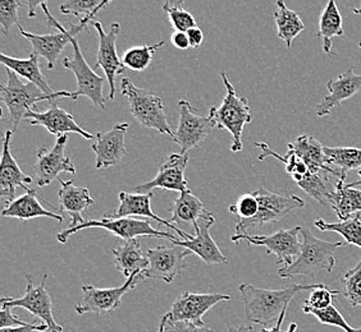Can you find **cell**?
<instances>
[{
  "mask_svg": "<svg viewBox=\"0 0 361 332\" xmlns=\"http://www.w3.org/2000/svg\"><path fill=\"white\" fill-rule=\"evenodd\" d=\"M319 284H292L285 289L269 290L254 285H240V293L245 305L246 319L252 324L269 326L277 322L282 312L291 303L292 299L301 291L313 290Z\"/></svg>",
  "mask_w": 361,
  "mask_h": 332,
  "instance_id": "6da1fadb",
  "label": "cell"
},
{
  "mask_svg": "<svg viewBox=\"0 0 361 332\" xmlns=\"http://www.w3.org/2000/svg\"><path fill=\"white\" fill-rule=\"evenodd\" d=\"M302 243L299 257L279 269V276L292 279L295 276L314 277L320 271L332 272L336 266L334 252L345 247L346 242H326L314 236L309 229H301Z\"/></svg>",
  "mask_w": 361,
  "mask_h": 332,
  "instance_id": "7a4b0ae2",
  "label": "cell"
},
{
  "mask_svg": "<svg viewBox=\"0 0 361 332\" xmlns=\"http://www.w3.org/2000/svg\"><path fill=\"white\" fill-rule=\"evenodd\" d=\"M223 84L226 87V96L223 97L222 104L218 108L209 110V118L218 129H226L232 134L231 150L240 153L243 150V132L245 125L251 123V111L246 97L237 95L233 84L229 82L227 73H221Z\"/></svg>",
  "mask_w": 361,
  "mask_h": 332,
  "instance_id": "3957f363",
  "label": "cell"
},
{
  "mask_svg": "<svg viewBox=\"0 0 361 332\" xmlns=\"http://www.w3.org/2000/svg\"><path fill=\"white\" fill-rule=\"evenodd\" d=\"M7 70L8 83L0 86V100L7 105L11 120H12V131H16L22 119L25 118L26 113L36 108V104L40 101H51L53 98L59 97L73 96V92L68 91H56L53 95L45 94L36 84L26 82L13 70Z\"/></svg>",
  "mask_w": 361,
  "mask_h": 332,
  "instance_id": "277c9868",
  "label": "cell"
},
{
  "mask_svg": "<svg viewBox=\"0 0 361 332\" xmlns=\"http://www.w3.org/2000/svg\"><path fill=\"white\" fill-rule=\"evenodd\" d=\"M122 95L130 101V110L133 118L145 128L168 134L173 139L174 132L168 123L164 105L159 96L154 95L150 91L140 89L135 86L128 78H122L121 81Z\"/></svg>",
  "mask_w": 361,
  "mask_h": 332,
  "instance_id": "5b68a950",
  "label": "cell"
},
{
  "mask_svg": "<svg viewBox=\"0 0 361 332\" xmlns=\"http://www.w3.org/2000/svg\"><path fill=\"white\" fill-rule=\"evenodd\" d=\"M90 228L103 229V230H106V231L111 233L113 236H118L121 239H123L126 242L131 241V239H136L139 236L167 238L171 242L177 239L171 233H166V231H161V230H158V229H154L152 226V224L147 222V220H140V219H135V217L113 219V217H108V216H105L104 219H102V220L86 219L78 226L64 229L56 236V239H58V242L64 244V243H67V241L73 234H76V233L84 230V229Z\"/></svg>",
  "mask_w": 361,
  "mask_h": 332,
  "instance_id": "8992f818",
  "label": "cell"
},
{
  "mask_svg": "<svg viewBox=\"0 0 361 332\" xmlns=\"http://www.w3.org/2000/svg\"><path fill=\"white\" fill-rule=\"evenodd\" d=\"M254 194L257 196L259 201V212L250 220L238 222L233 236H243L247 234L251 229L278 222L286 215L305 206V201L296 194L281 196L269 192L265 188H259L254 191Z\"/></svg>",
  "mask_w": 361,
  "mask_h": 332,
  "instance_id": "52a82bcc",
  "label": "cell"
},
{
  "mask_svg": "<svg viewBox=\"0 0 361 332\" xmlns=\"http://www.w3.org/2000/svg\"><path fill=\"white\" fill-rule=\"evenodd\" d=\"M71 44L73 46V58H64L63 67L71 70L76 77L77 91L73 92L72 100H77L78 97H87L95 106L105 109V100L103 97L104 77L97 75V72L86 62L76 36H73Z\"/></svg>",
  "mask_w": 361,
  "mask_h": 332,
  "instance_id": "ba28073f",
  "label": "cell"
},
{
  "mask_svg": "<svg viewBox=\"0 0 361 332\" xmlns=\"http://www.w3.org/2000/svg\"><path fill=\"white\" fill-rule=\"evenodd\" d=\"M142 281H145V279L142 274H139L128 277L125 284L119 288L99 289L94 285L85 284L82 286V302L76 305V312L78 314L95 313L97 316L114 312L122 305V299L126 294L133 290Z\"/></svg>",
  "mask_w": 361,
  "mask_h": 332,
  "instance_id": "9c48e42d",
  "label": "cell"
},
{
  "mask_svg": "<svg viewBox=\"0 0 361 332\" xmlns=\"http://www.w3.org/2000/svg\"><path fill=\"white\" fill-rule=\"evenodd\" d=\"M190 255H192L191 250L178 245H158L155 248H149L146 250L149 267L141 274L145 280H161L171 284L186 269L188 264L185 258Z\"/></svg>",
  "mask_w": 361,
  "mask_h": 332,
  "instance_id": "30bf717a",
  "label": "cell"
},
{
  "mask_svg": "<svg viewBox=\"0 0 361 332\" xmlns=\"http://www.w3.org/2000/svg\"><path fill=\"white\" fill-rule=\"evenodd\" d=\"M180 122L174 132L173 141L180 146V153H188L192 148H197L208 139L214 127V123L208 117L196 115L197 109H194L188 100H180Z\"/></svg>",
  "mask_w": 361,
  "mask_h": 332,
  "instance_id": "8fae6325",
  "label": "cell"
},
{
  "mask_svg": "<svg viewBox=\"0 0 361 332\" xmlns=\"http://www.w3.org/2000/svg\"><path fill=\"white\" fill-rule=\"evenodd\" d=\"M48 275L45 274L42 276V283L39 286L34 285V279L27 275V289L25 295L18 299L14 298H3L1 299V305L7 308H16L20 307L26 311L30 312L31 314L36 316L37 319H42L44 324L49 326L50 332H63L62 326L56 324L54 316H53V302L51 298L49 295L48 291L45 289V281H47Z\"/></svg>",
  "mask_w": 361,
  "mask_h": 332,
  "instance_id": "7c38bea8",
  "label": "cell"
},
{
  "mask_svg": "<svg viewBox=\"0 0 361 332\" xmlns=\"http://www.w3.org/2000/svg\"><path fill=\"white\" fill-rule=\"evenodd\" d=\"M301 229H302L301 226L282 229L271 236H249V234L232 236L231 241L236 244L241 241H245L250 245L265 247L268 255H276L277 262L285 263L286 266L293 262L301 252V243L299 241Z\"/></svg>",
  "mask_w": 361,
  "mask_h": 332,
  "instance_id": "4fadbf2b",
  "label": "cell"
},
{
  "mask_svg": "<svg viewBox=\"0 0 361 332\" xmlns=\"http://www.w3.org/2000/svg\"><path fill=\"white\" fill-rule=\"evenodd\" d=\"M231 295L219 294V293H208L197 294L185 291L173 305L171 311L163 316L167 321H188L196 325L204 326L202 316L212 309L214 305L229 300Z\"/></svg>",
  "mask_w": 361,
  "mask_h": 332,
  "instance_id": "5bb4252c",
  "label": "cell"
},
{
  "mask_svg": "<svg viewBox=\"0 0 361 332\" xmlns=\"http://www.w3.org/2000/svg\"><path fill=\"white\" fill-rule=\"evenodd\" d=\"M42 7L44 13L47 15L50 27L56 28L58 30V32L48 34V35H37V34L27 32L26 30H23L22 26H18V30H20L21 35L31 42V45L34 48V53L47 59L49 70H54L58 58L62 54L64 48L72 42L73 35L71 34L70 30L63 27L62 25L50 14L47 4H44Z\"/></svg>",
  "mask_w": 361,
  "mask_h": 332,
  "instance_id": "9a60e30c",
  "label": "cell"
},
{
  "mask_svg": "<svg viewBox=\"0 0 361 332\" xmlns=\"http://www.w3.org/2000/svg\"><path fill=\"white\" fill-rule=\"evenodd\" d=\"M68 142V136L64 134L56 139V145L53 148L42 147L37 153L35 172L36 180L39 187H45L54 180L58 179L61 173H77L76 166L71 161L70 158L64 155L66 146Z\"/></svg>",
  "mask_w": 361,
  "mask_h": 332,
  "instance_id": "2e32d148",
  "label": "cell"
},
{
  "mask_svg": "<svg viewBox=\"0 0 361 332\" xmlns=\"http://www.w3.org/2000/svg\"><path fill=\"white\" fill-rule=\"evenodd\" d=\"M92 26L99 34V49H97V67L104 70L105 77L109 82V100L116 96V78L125 72L126 67L117 54V37L121 26L119 23H111V31L106 34L100 22H94Z\"/></svg>",
  "mask_w": 361,
  "mask_h": 332,
  "instance_id": "e0dca14e",
  "label": "cell"
},
{
  "mask_svg": "<svg viewBox=\"0 0 361 332\" xmlns=\"http://www.w3.org/2000/svg\"><path fill=\"white\" fill-rule=\"evenodd\" d=\"M188 153L169 155L166 161L159 166L157 177L150 181H146L144 184L135 187V191L137 193H149L157 188L180 193L188 191V181L185 179V170L188 167Z\"/></svg>",
  "mask_w": 361,
  "mask_h": 332,
  "instance_id": "ac0fdd59",
  "label": "cell"
},
{
  "mask_svg": "<svg viewBox=\"0 0 361 332\" xmlns=\"http://www.w3.org/2000/svg\"><path fill=\"white\" fill-rule=\"evenodd\" d=\"M216 224V217L212 212L200 219L196 225H194L195 236L191 241H172L173 245L183 247L191 250L195 255L202 258L207 264H219V263H228L227 257L224 256L222 250L216 245V241L210 236V229Z\"/></svg>",
  "mask_w": 361,
  "mask_h": 332,
  "instance_id": "d6986e66",
  "label": "cell"
},
{
  "mask_svg": "<svg viewBox=\"0 0 361 332\" xmlns=\"http://www.w3.org/2000/svg\"><path fill=\"white\" fill-rule=\"evenodd\" d=\"M128 128V123H119L108 132L97 133L95 143L91 147L92 153L97 156V169H108L111 166L119 165L127 153L126 133Z\"/></svg>",
  "mask_w": 361,
  "mask_h": 332,
  "instance_id": "ffe728a7",
  "label": "cell"
},
{
  "mask_svg": "<svg viewBox=\"0 0 361 332\" xmlns=\"http://www.w3.org/2000/svg\"><path fill=\"white\" fill-rule=\"evenodd\" d=\"M154 192L149 193H127L121 192L118 196L119 206L117 210L111 214L106 215L108 217L113 219H121V217H131V216H142L146 219H150L154 222H159L160 225H166L169 230L176 231L183 241H191L194 236L188 234L186 231H182L177 228L174 224L169 220H164L152 210V200H153Z\"/></svg>",
  "mask_w": 361,
  "mask_h": 332,
  "instance_id": "44dd1931",
  "label": "cell"
},
{
  "mask_svg": "<svg viewBox=\"0 0 361 332\" xmlns=\"http://www.w3.org/2000/svg\"><path fill=\"white\" fill-rule=\"evenodd\" d=\"M25 119H27L28 123L31 125H42L50 134L56 137H61L68 133H77L86 139L97 137L77 124L70 113L59 108L56 103L50 104L47 111H27Z\"/></svg>",
  "mask_w": 361,
  "mask_h": 332,
  "instance_id": "7402d4cb",
  "label": "cell"
},
{
  "mask_svg": "<svg viewBox=\"0 0 361 332\" xmlns=\"http://www.w3.org/2000/svg\"><path fill=\"white\" fill-rule=\"evenodd\" d=\"M12 136H13V131L11 129H8L4 134L1 162H0V194L7 202V205L16 200V188H23L26 192L32 191V188L30 189L26 186L32 183V178L22 172L21 167L18 166L13 155L11 153Z\"/></svg>",
  "mask_w": 361,
  "mask_h": 332,
  "instance_id": "603a6c76",
  "label": "cell"
},
{
  "mask_svg": "<svg viewBox=\"0 0 361 332\" xmlns=\"http://www.w3.org/2000/svg\"><path fill=\"white\" fill-rule=\"evenodd\" d=\"M326 95L322 103L317 105V117L322 118L331 114L336 106L342 101L355 96L361 90V75H356L354 68H350L338 76L337 79H331L326 82Z\"/></svg>",
  "mask_w": 361,
  "mask_h": 332,
  "instance_id": "cb8c5ba5",
  "label": "cell"
},
{
  "mask_svg": "<svg viewBox=\"0 0 361 332\" xmlns=\"http://www.w3.org/2000/svg\"><path fill=\"white\" fill-rule=\"evenodd\" d=\"M287 147L292 148L301 159L305 161L306 165L309 166L312 173L332 174L338 179H348L340 169H334L336 166L331 164V161L324 153V146L312 136H306V134L300 136L295 142L288 143Z\"/></svg>",
  "mask_w": 361,
  "mask_h": 332,
  "instance_id": "d4e9b609",
  "label": "cell"
},
{
  "mask_svg": "<svg viewBox=\"0 0 361 332\" xmlns=\"http://www.w3.org/2000/svg\"><path fill=\"white\" fill-rule=\"evenodd\" d=\"M61 211L71 216L70 228L81 225L86 220L82 214L87 208L95 205L89 189L76 187L73 180H61V189L58 192Z\"/></svg>",
  "mask_w": 361,
  "mask_h": 332,
  "instance_id": "484cf974",
  "label": "cell"
},
{
  "mask_svg": "<svg viewBox=\"0 0 361 332\" xmlns=\"http://www.w3.org/2000/svg\"><path fill=\"white\" fill-rule=\"evenodd\" d=\"M36 194V189L22 194L21 197L16 198L13 202L8 203L6 208L1 211L3 217H13L22 222L31 220L35 217H50L58 222H63V215L56 214V211H49L42 208Z\"/></svg>",
  "mask_w": 361,
  "mask_h": 332,
  "instance_id": "4316f807",
  "label": "cell"
},
{
  "mask_svg": "<svg viewBox=\"0 0 361 332\" xmlns=\"http://www.w3.org/2000/svg\"><path fill=\"white\" fill-rule=\"evenodd\" d=\"M116 269L123 276L131 277L139 275L149 267V258L141 249L139 239L127 241L123 245H119L113 250Z\"/></svg>",
  "mask_w": 361,
  "mask_h": 332,
  "instance_id": "83f0119b",
  "label": "cell"
},
{
  "mask_svg": "<svg viewBox=\"0 0 361 332\" xmlns=\"http://www.w3.org/2000/svg\"><path fill=\"white\" fill-rule=\"evenodd\" d=\"M0 62L8 70H13L16 75H18L21 78H26L28 82L36 84L45 94H48V95L56 94L51 91L48 81L45 79V77L42 73L39 56L36 53H31L27 59H18L14 56L0 54Z\"/></svg>",
  "mask_w": 361,
  "mask_h": 332,
  "instance_id": "f1b7e54d",
  "label": "cell"
},
{
  "mask_svg": "<svg viewBox=\"0 0 361 332\" xmlns=\"http://www.w3.org/2000/svg\"><path fill=\"white\" fill-rule=\"evenodd\" d=\"M329 205L341 222L348 220L353 217V214L361 212V189L348 187L346 180L340 179L336 184Z\"/></svg>",
  "mask_w": 361,
  "mask_h": 332,
  "instance_id": "f546056e",
  "label": "cell"
},
{
  "mask_svg": "<svg viewBox=\"0 0 361 332\" xmlns=\"http://www.w3.org/2000/svg\"><path fill=\"white\" fill-rule=\"evenodd\" d=\"M343 35L345 32L342 26V15L337 6V0H328L326 8L320 15L319 31L317 34L318 37H322L324 53L328 56H334L332 51L334 39Z\"/></svg>",
  "mask_w": 361,
  "mask_h": 332,
  "instance_id": "4dcf8cb0",
  "label": "cell"
},
{
  "mask_svg": "<svg viewBox=\"0 0 361 332\" xmlns=\"http://www.w3.org/2000/svg\"><path fill=\"white\" fill-rule=\"evenodd\" d=\"M171 211H172V217L168 220L172 224L188 222V224L196 225L200 219L209 214L202 200L196 197L190 189L180 194V197L174 201Z\"/></svg>",
  "mask_w": 361,
  "mask_h": 332,
  "instance_id": "1f68e13d",
  "label": "cell"
},
{
  "mask_svg": "<svg viewBox=\"0 0 361 332\" xmlns=\"http://www.w3.org/2000/svg\"><path fill=\"white\" fill-rule=\"evenodd\" d=\"M274 21L277 26V35L286 46L290 49L292 42L305 30V25L299 13L286 6L285 0H277V9L274 12Z\"/></svg>",
  "mask_w": 361,
  "mask_h": 332,
  "instance_id": "d6a6232c",
  "label": "cell"
},
{
  "mask_svg": "<svg viewBox=\"0 0 361 332\" xmlns=\"http://www.w3.org/2000/svg\"><path fill=\"white\" fill-rule=\"evenodd\" d=\"M314 225L319 229L320 231H334L338 233L348 244H353L361 248V217L356 214L345 222L328 224L323 219H318Z\"/></svg>",
  "mask_w": 361,
  "mask_h": 332,
  "instance_id": "836d02e7",
  "label": "cell"
},
{
  "mask_svg": "<svg viewBox=\"0 0 361 332\" xmlns=\"http://www.w3.org/2000/svg\"><path fill=\"white\" fill-rule=\"evenodd\" d=\"M324 153L332 165L340 169L348 178V172L361 167V148L357 147H328L324 146Z\"/></svg>",
  "mask_w": 361,
  "mask_h": 332,
  "instance_id": "e575fe53",
  "label": "cell"
},
{
  "mask_svg": "<svg viewBox=\"0 0 361 332\" xmlns=\"http://www.w3.org/2000/svg\"><path fill=\"white\" fill-rule=\"evenodd\" d=\"M166 42H160L154 45H145V46H137V48H130L126 50L125 54L122 56V63L126 68L135 70V72H142L146 70L153 62L154 54L159 50Z\"/></svg>",
  "mask_w": 361,
  "mask_h": 332,
  "instance_id": "d590c367",
  "label": "cell"
},
{
  "mask_svg": "<svg viewBox=\"0 0 361 332\" xmlns=\"http://www.w3.org/2000/svg\"><path fill=\"white\" fill-rule=\"evenodd\" d=\"M302 311L306 314L315 316L320 324H323V325L336 326V327H340L346 332L357 331V328H354V327L348 325V321L342 316V313L338 311V308L334 307V305L328 307L326 309H314V308L304 305Z\"/></svg>",
  "mask_w": 361,
  "mask_h": 332,
  "instance_id": "8d00e7d4",
  "label": "cell"
},
{
  "mask_svg": "<svg viewBox=\"0 0 361 332\" xmlns=\"http://www.w3.org/2000/svg\"><path fill=\"white\" fill-rule=\"evenodd\" d=\"M342 294L353 307H361V261L342 279Z\"/></svg>",
  "mask_w": 361,
  "mask_h": 332,
  "instance_id": "74e56055",
  "label": "cell"
},
{
  "mask_svg": "<svg viewBox=\"0 0 361 332\" xmlns=\"http://www.w3.org/2000/svg\"><path fill=\"white\" fill-rule=\"evenodd\" d=\"M229 212L236 215L238 222H246L257 216L259 212V201L257 196L252 193H245L237 198L236 203L229 206Z\"/></svg>",
  "mask_w": 361,
  "mask_h": 332,
  "instance_id": "f35d334b",
  "label": "cell"
},
{
  "mask_svg": "<svg viewBox=\"0 0 361 332\" xmlns=\"http://www.w3.org/2000/svg\"><path fill=\"white\" fill-rule=\"evenodd\" d=\"M21 7H23L21 0H0V25L4 35H7L14 25L21 26L18 21V9Z\"/></svg>",
  "mask_w": 361,
  "mask_h": 332,
  "instance_id": "ab89813d",
  "label": "cell"
},
{
  "mask_svg": "<svg viewBox=\"0 0 361 332\" xmlns=\"http://www.w3.org/2000/svg\"><path fill=\"white\" fill-rule=\"evenodd\" d=\"M102 1L103 0H66L61 6V12L84 20L102 4Z\"/></svg>",
  "mask_w": 361,
  "mask_h": 332,
  "instance_id": "60d3db41",
  "label": "cell"
},
{
  "mask_svg": "<svg viewBox=\"0 0 361 332\" xmlns=\"http://www.w3.org/2000/svg\"><path fill=\"white\" fill-rule=\"evenodd\" d=\"M163 11L167 13L169 21L172 23V27L176 31L188 32V30L197 26L195 21L194 15L185 11L183 8H171L168 6H163Z\"/></svg>",
  "mask_w": 361,
  "mask_h": 332,
  "instance_id": "b9f144b4",
  "label": "cell"
},
{
  "mask_svg": "<svg viewBox=\"0 0 361 332\" xmlns=\"http://www.w3.org/2000/svg\"><path fill=\"white\" fill-rule=\"evenodd\" d=\"M340 293L338 290H329L326 285L319 284L315 289L310 290V297L305 300V305L314 309H326L332 305L334 297Z\"/></svg>",
  "mask_w": 361,
  "mask_h": 332,
  "instance_id": "7bdbcfd3",
  "label": "cell"
},
{
  "mask_svg": "<svg viewBox=\"0 0 361 332\" xmlns=\"http://www.w3.org/2000/svg\"><path fill=\"white\" fill-rule=\"evenodd\" d=\"M159 332H214L208 326L196 325L188 321H167L161 319Z\"/></svg>",
  "mask_w": 361,
  "mask_h": 332,
  "instance_id": "ee69618b",
  "label": "cell"
},
{
  "mask_svg": "<svg viewBox=\"0 0 361 332\" xmlns=\"http://www.w3.org/2000/svg\"><path fill=\"white\" fill-rule=\"evenodd\" d=\"M27 325H30L28 322H25V321L18 319L17 316H14L12 308H7V307L1 308V312H0V328Z\"/></svg>",
  "mask_w": 361,
  "mask_h": 332,
  "instance_id": "f6af8a7d",
  "label": "cell"
},
{
  "mask_svg": "<svg viewBox=\"0 0 361 332\" xmlns=\"http://www.w3.org/2000/svg\"><path fill=\"white\" fill-rule=\"evenodd\" d=\"M0 332H50L49 331V326L47 324L42 325H35V324H30L27 326H16V327H6V328H0Z\"/></svg>",
  "mask_w": 361,
  "mask_h": 332,
  "instance_id": "bcb514c9",
  "label": "cell"
},
{
  "mask_svg": "<svg viewBox=\"0 0 361 332\" xmlns=\"http://www.w3.org/2000/svg\"><path fill=\"white\" fill-rule=\"evenodd\" d=\"M111 0H103L102 1V4L99 6V7L92 12V13L87 17V18H84V20H81V22H80V25H72V27H71V31L75 34V35H77L82 28L86 27L89 23H90L91 20L94 18V17H97V13L100 12V11H103V9H105V8L108 7V4L111 3Z\"/></svg>",
  "mask_w": 361,
  "mask_h": 332,
  "instance_id": "7dc6e473",
  "label": "cell"
},
{
  "mask_svg": "<svg viewBox=\"0 0 361 332\" xmlns=\"http://www.w3.org/2000/svg\"><path fill=\"white\" fill-rule=\"evenodd\" d=\"M171 42H172V45H173L174 48L180 49V50H186V49L191 48L186 32L174 31L172 36H171Z\"/></svg>",
  "mask_w": 361,
  "mask_h": 332,
  "instance_id": "c3c4849f",
  "label": "cell"
},
{
  "mask_svg": "<svg viewBox=\"0 0 361 332\" xmlns=\"http://www.w3.org/2000/svg\"><path fill=\"white\" fill-rule=\"evenodd\" d=\"M186 34H188L191 48L197 49L202 46V42H204V32H202V28L195 26L191 30H188Z\"/></svg>",
  "mask_w": 361,
  "mask_h": 332,
  "instance_id": "681fc988",
  "label": "cell"
},
{
  "mask_svg": "<svg viewBox=\"0 0 361 332\" xmlns=\"http://www.w3.org/2000/svg\"><path fill=\"white\" fill-rule=\"evenodd\" d=\"M49 0H26V7L28 8V17L34 18L36 15V8L47 4Z\"/></svg>",
  "mask_w": 361,
  "mask_h": 332,
  "instance_id": "f907efd6",
  "label": "cell"
},
{
  "mask_svg": "<svg viewBox=\"0 0 361 332\" xmlns=\"http://www.w3.org/2000/svg\"><path fill=\"white\" fill-rule=\"evenodd\" d=\"M286 313H287V308H286L285 311L282 312V314H281V317L276 322V325L271 327V328H262L259 332H282L281 328H282L283 321H285Z\"/></svg>",
  "mask_w": 361,
  "mask_h": 332,
  "instance_id": "816d5d0a",
  "label": "cell"
},
{
  "mask_svg": "<svg viewBox=\"0 0 361 332\" xmlns=\"http://www.w3.org/2000/svg\"><path fill=\"white\" fill-rule=\"evenodd\" d=\"M226 332H255L254 328L250 325H241L235 328H229L228 331Z\"/></svg>",
  "mask_w": 361,
  "mask_h": 332,
  "instance_id": "f5cc1de1",
  "label": "cell"
},
{
  "mask_svg": "<svg viewBox=\"0 0 361 332\" xmlns=\"http://www.w3.org/2000/svg\"><path fill=\"white\" fill-rule=\"evenodd\" d=\"M185 0H166V6L171 8H182Z\"/></svg>",
  "mask_w": 361,
  "mask_h": 332,
  "instance_id": "db71d44e",
  "label": "cell"
},
{
  "mask_svg": "<svg viewBox=\"0 0 361 332\" xmlns=\"http://www.w3.org/2000/svg\"><path fill=\"white\" fill-rule=\"evenodd\" d=\"M359 178H360V179L356 180V181H353V183H348V187H353V188L360 187V186H361V167H360V170H359Z\"/></svg>",
  "mask_w": 361,
  "mask_h": 332,
  "instance_id": "11a10c76",
  "label": "cell"
},
{
  "mask_svg": "<svg viewBox=\"0 0 361 332\" xmlns=\"http://www.w3.org/2000/svg\"><path fill=\"white\" fill-rule=\"evenodd\" d=\"M286 332H298V324H295V322L291 324L290 327H288V330H287Z\"/></svg>",
  "mask_w": 361,
  "mask_h": 332,
  "instance_id": "9f6ffc18",
  "label": "cell"
},
{
  "mask_svg": "<svg viewBox=\"0 0 361 332\" xmlns=\"http://www.w3.org/2000/svg\"><path fill=\"white\" fill-rule=\"evenodd\" d=\"M353 12H354L356 15H361V4L359 7L354 8V9H353Z\"/></svg>",
  "mask_w": 361,
  "mask_h": 332,
  "instance_id": "6f0895ef",
  "label": "cell"
},
{
  "mask_svg": "<svg viewBox=\"0 0 361 332\" xmlns=\"http://www.w3.org/2000/svg\"><path fill=\"white\" fill-rule=\"evenodd\" d=\"M356 332H361V327H360V328H357V331H356Z\"/></svg>",
  "mask_w": 361,
  "mask_h": 332,
  "instance_id": "680465c9",
  "label": "cell"
},
{
  "mask_svg": "<svg viewBox=\"0 0 361 332\" xmlns=\"http://www.w3.org/2000/svg\"><path fill=\"white\" fill-rule=\"evenodd\" d=\"M359 48L361 49V42H360V44H359Z\"/></svg>",
  "mask_w": 361,
  "mask_h": 332,
  "instance_id": "91938a15",
  "label": "cell"
}]
</instances>
